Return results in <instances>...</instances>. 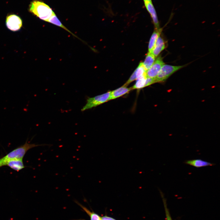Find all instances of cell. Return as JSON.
<instances>
[{
	"instance_id": "6da1fadb",
	"label": "cell",
	"mask_w": 220,
	"mask_h": 220,
	"mask_svg": "<svg viewBox=\"0 0 220 220\" xmlns=\"http://www.w3.org/2000/svg\"><path fill=\"white\" fill-rule=\"evenodd\" d=\"M29 10L40 19L47 22L55 14L52 9L44 2L38 0L32 1L29 6Z\"/></svg>"
},
{
	"instance_id": "7a4b0ae2",
	"label": "cell",
	"mask_w": 220,
	"mask_h": 220,
	"mask_svg": "<svg viewBox=\"0 0 220 220\" xmlns=\"http://www.w3.org/2000/svg\"><path fill=\"white\" fill-rule=\"evenodd\" d=\"M48 145L47 144L36 145L28 143L26 142L23 145L14 149L2 159H0V167L5 166L7 161L15 159H22L27 152L33 148L39 146Z\"/></svg>"
},
{
	"instance_id": "3957f363",
	"label": "cell",
	"mask_w": 220,
	"mask_h": 220,
	"mask_svg": "<svg viewBox=\"0 0 220 220\" xmlns=\"http://www.w3.org/2000/svg\"><path fill=\"white\" fill-rule=\"evenodd\" d=\"M110 92L111 91H109L93 97H89L86 100V104L81 109V111H84L91 109L109 101Z\"/></svg>"
},
{
	"instance_id": "277c9868",
	"label": "cell",
	"mask_w": 220,
	"mask_h": 220,
	"mask_svg": "<svg viewBox=\"0 0 220 220\" xmlns=\"http://www.w3.org/2000/svg\"><path fill=\"white\" fill-rule=\"evenodd\" d=\"M184 66H173L164 64L155 78L156 82H164L173 74L183 68Z\"/></svg>"
},
{
	"instance_id": "5b68a950",
	"label": "cell",
	"mask_w": 220,
	"mask_h": 220,
	"mask_svg": "<svg viewBox=\"0 0 220 220\" xmlns=\"http://www.w3.org/2000/svg\"><path fill=\"white\" fill-rule=\"evenodd\" d=\"M6 24L8 29L15 31L20 30L22 26L21 18L18 15L11 14L7 16L6 19Z\"/></svg>"
},
{
	"instance_id": "8992f818",
	"label": "cell",
	"mask_w": 220,
	"mask_h": 220,
	"mask_svg": "<svg viewBox=\"0 0 220 220\" xmlns=\"http://www.w3.org/2000/svg\"><path fill=\"white\" fill-rule=\"evenodd\" d=\"M164 64L162 57L160 56L158 57L151 67L146 70L145 72L146 77L155 78Z\"/></svg>"
},
{
	"instance_id": "52a82bcc",
	"label": "cell",
	"mask_w": 220,
	"mask_h": 220,
	"mask_svg": "<svg viewBox=\"0 0 220 220\" xmlns=\"http://www.w3.org/2000/svg\"><path fill=\"white\" fill-rule=\"evenodd\" d=\"M145 7L152 18L156 29L160 28L159 22L155 8L152 2L143 0Z\"/></svg>"
},
{
	"instance_id": "ba28073f",
	"label": "cell",
	"mask_w": 220,
	"mask_h": 220,
	"mask_svg": "<svg viewBox=\"0 0 220 220\" xmlns=\"http://www.w3.org/2000/svg\"><path fill=\"white\" fill-rule=\"evenodd\" d=\"M123 86L114 90L111 91L109 100L119 98L129 92L132 90L131 87L127 88Z\"/></svg>"
},
{
	"instance_id": "9c48e42d",
	"label": "cell",
	"mask_w": 220,
	"mask_h": 220,
	"mask_svg": "<svg viewBox=\"0 0 220 220\" xmlns=\"http://www.w3.org/2000/svg\"><path fill=\"white\" fill-rule=\"evenodd\" d=\"M166 47L165 42L163 38L160 35L157 40L153 49L150 53L155 57H157Z\"/></svg>"
},
{
	"instance_id": "30bf717a",
	"label": "cell",
	"mask_w": 220,
	"mask_h": 220,
	"mask_svg": "<svg viewBox=\"0 0 220 220\" xmlns=\"http://www.w3.org/2000/svg\"><path fill=\"white\" fill-rule=\"evenodd\" d=\"M184 163L196 168L212 166L215 165L214 163H211L201 159L186 160L185 161Z\"/></svg>"
},
{
	"instance_id": "8fae6325",
	"label": "cell",
	"mask_w": 220,
	"mask_h": 220,
	"mask_svg": "<svg viewBox=\"0 0 220 220\" xmlns=\"http://www.w3.org/2000/svg\"><path fill=\"white\" fill-rule=\"evenodd\" d=\"M5 165H7L17 171L24 168L22 159L12 160L7 161L5 163Z\"/></svg>"
},
{
	"instance_id": "7c38bea8",
	"label": "cell",
	"mask_w": 220,
	"mask_h": 220,
	"mask_svg": "<svg viewBox=\"0 0 220 220\" xmlns=\"http://www.w3.org/2000/svg\"><path fill=\"white\" fill-rule=\"evenodd\" d=\"M161 31V28H160L158 29H155L153 32L149 42L148 52H151L158 38L160 35Z\"/></svg>"
},
{
	"instance_id": "4fadbf2b",
	"label": "cell",
	"mask_w": 220,
	"mask_h": 220,
	"mask_svg": "<svg viewBox=\"0 0 220 220\" xmlns=\"http://www.w3.org/2000/svg\"><path fill=\"white\" fill-rule=\"evenodd\" d=\"M47 22L52 24L64 29L69 33H71V34L74 36L75 37H76L79 39L82 40L80 39V38H79L78 37L66 27H65L58 18L55 14H53Z\"/></svg>"
},
{
	"instance_id": "5bb4252c",
	"label": "cell",
	"mask_w": 220,
	"mask_h": 220,
	"mask_svg": "<svg viewBox=\"0 0 220 220\" xmlns=\"http://www.w3.org/2000/svg\"><path fill=\"white\" fill-rule=\"evenodd\" d=\"M156 60V57L150 52L148 53L143 64L147 70L152 65Z\"/></svg>"
},
{
	"instance_id": "9a60e30c",
	"label": "cell",
	"mask_w": 220,
	"mask_h": 220,
	"mask_svg": "<svg viewBox=\"0 0 220 220\" xmlns=\"http://www.w3.org/2000/svg\"><path fill=\"white\" fill-rule=\"evenodd\" d=\"M146 77L144 75L137 79L134 85L131 87L132 90L140 89L145 87Z\"/></svg>"
},
{
	"instance_id": "2e32d148",
	"label": "cell",
	"mask_w": 220,
	"mask_h": 220,
	"mask_svg": "<svg viewBox=\"0 0 220 220\" xmlns=\"http://www.w3.org/2000/svg\"><path fill=\"white\" fill-rule=\"evenodd\" d=\"M75 202L80 206L89 216L90 220H102L101 217H100L98 215L93 212L90 211L86 207L83 206L76 200L75 201Z\"/></svg>"
},
{
	"instance_id": "e0dca14e",
	"label": "cell",
	"mask_w": 220,
	"mask_h": 220,
	"mask_svg": "<svg viewBox=\"0 0 220 220\" xmlns=\"http://www.w3.org/2000/svg\"><path fill=\"white\" fill-rule=\"evenodd\" d=\"M146 70L144 68L143 62H140L136 69L133 74L136 78V79L142 76L145 75Z\"/></svg>"
},
{
	"instance_id": "ac0fdd59",
	"label": "cell",
	"mask_w": 220,
	"mask_h": 220,
	"mask_svg": "<svg viewBox=\"0 0 220 220\" xmlns=\"http://www.w3.org/2000/svg\"><path fill=\"white\" fill-rule=\"evenodd\" d=\"M160 194L163 198V200L164 204L166 220H172L169 211L167 207L166 200L163 195V193L161 192H160Z\"/></svg>"
},
{
	"instance_id": "d6986e66",
	"label": "cell",
	"mask_w": 220,
	"mask_h": 220,
	"mask_svg": "<svg viewBox=\"0 0 220 220\" xmlns=\"http://www.w3.org/2000/svg\"><path fill=\"white\" fill-rule=\"evenodd\" d=\"M155 83H156L155 78L146 77L145 86H149Z\"/></svg>"
},
{
	"instance_id": "ffe728a7",
	"label": "cell",
	"mask_w": 220,
	"mask_h": 220,
	"mask_svg": "<svg viewBox=\"0 0 220 220\" xmlns=\"http://www.w3.org/2000/svg\"><path fill=\"white\" fill-rule=\"evenodd\" d=\"M102 220H116L111 217L105 216L101 217Z\"/></svg>"
},
{
	"instance_id": "44dd1931",
	"label": "cell",
	"mask_w": 220,
	"mask_h": 220,
	"mask_svg": "<svg viewBox=\"0 0 220 220\" xmlns=\"http://www.w3.org/2000/svg\"><path fill=\"white\" fill-rule=\"evenodd\" d=\"M147 0L149 1L152 2V0Z\"/></svg>"
}]
</instances>
